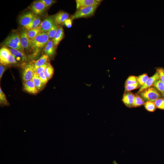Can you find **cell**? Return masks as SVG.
<instances>
[{
  "instance_id": "obj_1",
  "label": "cell",
  "mask_w": 164,
  "mask_h": 164,
  "mask_svg": "<svg viewBox=\"0 0 164 164\" xmlns=\"http://www.w3.org/2000/svg\"><path fill=\"white\" fill-rule=\"evenodd\" d=\"M139 93L141 97L146 101L154 102L162 96L160 92L154 86L146 88Z\"/></svg>"
},
{
  "instance_id": "obj_2",
  "label": "cell",
  "mask_w": 164,
  "mask_h": 164,
  "mask_svg": "<svg viewBox=\"0 0 164 164\" xmlns=\"http://www.w3.org/2000/svg\"><path fill=\"white\" fill-rule=\"evenodd\" d=\"M49 40L47 33L42 32L34 39L30 40V47L32 49L37 50L44 47Z\"/></svg>"
},
{
  "instance_id": "obj_3",
  "label": "cell",
  "mask_w": 164,
  "mask_h": 164,
  "mask_svg": "<svg viewBox=\"0 0 164 164\" xmlns=\"http://www.w3.org/2000/svg\"><path fill=\"white\" fill-rule=\"evenodd\" d=\"M0 62L1 64L6 66L16 63L17 61L10 50L6 48L3 47L0 50Z\"/></svg>"
},
{
  "instance_id": "obj_4",
  "label": "cell",
  "mask_w": 164,
  "mask_h": 164,
  "mask_svg": "<svg viewBox=\"0 0 164 164\" xmlns=\"http://www.w3.org/2000/svg\"><path fill=\"white\" fill-rule=\"evenodd\" d=\"M99 5H95L81 8L78 10L73 15L72 19L86 18L94 15L96 10Z\"/></svg>"
},
{
  "instance_id": "obj_5",
  "label": "cell",
  "mask_w": 164,
  "mask_h": 164,
  "mask_svg": "<svg viewBox=\"0 0 164 164\" xmlns=\"http://www.w3.org/2000/svg\"><path fill=\"white\" fill-rule=\"evenodd\" d=\"M34 73L33 64L29 63L26 64L22 72V78L24 82L31 80Z\"/></svg>"
},
{
  "instance_id": "obj_6",
  "label": "cell",
  "mask_w": 164,
  "mask_h": 164,
  "mask_svg": "<svg viewBox=\"0 0 164 164\" xmlns=\"http://www.w3.org/2000/svg\"><path fill=\"white\" fill-rule=\"evenodd\" d=\"M36 17L32 12H28L21 14L19 17L20 24L24 27L28 25Z\"/></svg>"
},
{
  "instance_id": "obj_7",
  "label": "cell",
  "mask_w": 164,
  "mask_h": 164,
  "mask_svg": "<svg viewBox=\"0 0 164 164\" xmlns=\"http://www.w3.org/2000/svg\"><path fill=\"white\" fill-rule=\"evenodd\" d=\"M54 24V17L49 16L42 22L39 27L42 32L47 33Z\"/></svg>"
},
{
  "instance_id": "obj_8",
  "label": "cell",
  "mask_w": 164,
  "mask_h": 164,
  "mask_svg": "<svg viewBox=\"0 0 164 164\" xmlns=\"http://www.w3.org/2000/svg\"><path fill=\"white\" fill-rule=\"evenodd\" d=\"M77 10L84 7L95 5H99L102 1L101 0H76Z\"/></svg>"
},
{
  "instance_id": "obj_9",
  "label": "cell",
  "mask_w": 164,
  "mask_h": 164,
  "mask_svg": "<svg viewBox=\"0 0 164 164\" xmlns=\"http://www.w3.org/2000/svg\"><path fill=\"white\" fill-rule=\"evenodd\" d=\"M20 42L22 47L24 49H27L30 47V39L27 34V31L26 30L22 31L19 35Z\"/></svg>"
},
{
  "instance_id": "obj_10",
  "label": "cell",
  "mask_w": 164,
  "mask_h": 164,
  "mask_svg": "<svg viewBox=\"0 0 164 164\" xmlns=\"http://www.w3.org/2000/svg\"><path fill=\"white\" fill-rule=\"evenodd\" d=\"M46 7L39 1L33 2L31 5V9L34 13L37 15H41L45 12Z\"/></svg>"
},
{
  "instance_id": "obj_11",
  "label": "cell",
  "mask_w": 164,
  "mask_h": 164,
  "mask_svg": "<svg viewBox=\"0 0 164 164\" xmlns=\"http://www.w3.org/2000/svg\"><path fill=\"white\" fill-rule=\"evenodd\" d=\"M159 79H160L159 75L158 72L156 71L154 75L152 77H149L145 83L141 87L138 91V93H140L146 88L153 86L154 82Z\"/></svg>"
},
{
  "instance_id": "obj_12",
  "label": "cell",
  "mask_w": 164,
  "mask_h": 164,
  "mask_svg": "<svg viewBox=\"0 0 164 164\" xmlns=\"http://www.w3.org/2000/svg\"><path fill=\"white\" fill-rule=\"evenodd\" d=\"M69 17L68 13L63 11L60 12L54 16V24L58 26L64 23Z\"/></svg>"
},
{
  "instance_id": "obj_13",
  "label": "cell",
  "mask_w": 164,
  "mask_h": 164,
  "mask_svg": "<svg viewBox=\"0 0 164 164\" xmlns=\"http://www.w3.org/2000/svg\"><path fill=\"white\" fill-rule=\"evenodd\" d=\"M23 86L25 91L29 93L36 94L39 91L32 80L24 81Z\"/></svg>"
},
{
  "instance_id": "obj_14",
  "label": "cell",
  "mask_w": 164,
  "mask_h": 164,
  "mask_svg": "<svg viewBox=\"0 0 164 164\" xmlns=\"http://www.w3.org/2000/svg\"><path fill=\"white\" fill-rule=\"evenodd\" d=\"M134 96L132 93L129 91L125 92L124 93L122 101L126 106L129 108L133 107Z\"/></svg>"
},
{
  "instance_id": "obj_15",
  "label": "cell",
  "mask_w": 164,
  "mask_h": 164,
  "mask_svg": "<svg viewBox=\"0 0 164 164\" xmlns=\"http://www.w3.org/2000/svg\"><path fill=\"white\" fill-rule=\"evenodd\" d=\"M64 36V33L63 29L61 26H59L52 40L53 45L56 48L57 46L60 41L63 39Z\"/></svg>"
},
{
  "instance_id": "obj_16",
  "label": "cell",
  "mask_w": 164,
  "mask_h": 164,
  "mask_svg": "<svg viewBox=\"0 0 164 164\" xmlns=\"http://www.w3.org/2000/svg\"><path fill=\"white\" fill-rule=\"evenodd\" d=\"M56 48L54 46L53 41L49 40L45 46L44 50L46 54L49 57H52L55 54Z\"/></svg>"
},
{
  "instance_id": "obj_17",
  "label": "cell",
  "mask_w": 164,
  "mask_h": 164,
  "mask_svg": "<svg viewBox=\"0 0 164 164\" xmlns=\"http://www.w3.org/2000/svg\"><path fill=\"white\" fill-rule=\"evenodd\" d=\"M49 59V56L45 54L43 55L39 59L36 61L33 64L34 72L39 67L47 62Z\"/></svg>"
},
{
  "instance_id": "obj_18",
  "label": "cell",
  "mask_w": 164,
  "mask_h": 164,
  "mask_svg": "<svg viewBox=\"0 0 164 164\" xmlns=\"http://www.w3.org/2000/svg\"><path fill=\"white\" fill-rule=\"evenodd\" d=\"M41 21L39 17H36L28 25L24 27L28 30L36 29L39 26Z\"/></svg>"
},
{
  "instance_id": "obj_19",
  "label": "cell",
  "mask_w": 164,
  "mask_h": 164,
  "mask_svg": "<svg viewBox=\"0 0 164 164\" xmlns=\"http://www.w3.org/2000/svg\"><path fill=\"white\" fill-rule=\"evenodd\" d=\"M10 50L11 53L15 57L16 60H21L26 58V54L23 52L13 48H11Z\"/></svg>"
},
{
  "instance_id": "obj_20",
  "label": "cell",
  "mask_w": 164,
  "mask_h": 164,
  "mask_svg": "<svg viewBox=\"0 0 164 164\" xmlns=\"http://www.w3.org/2000/svg\"><path fill=\"white\" fill-rule=\"evenodd\" d=\"M32 80L34 83L35 86L38 91H40L43 88L44 85L41 82L38 75L36 74L35 73H34Z\"/></svg>"
},
{
  "instance_id": "obj_21",
  "label": "cell",
  "mask_w": 164,
  "mask_h": 164,
  "mask_svg": "<svg viewBox=\"0 0 164 164\" xmlns=\"http://www.w3.org/2000/svg\"><path fill=\"white\" fill-rule=\"evenodd\" d=\"M3 44L11 48L17 49L22 52L24 51V49L23 48L19 46L14 42L11 41L6 39L3 42Z\"/></svg>"
},
{
  "instance_id": "obj_22",
  "label": "cell",
  "mask_w": 164,
  "mask_h": 164,
  "mask_svg": "<svg viewBox=\"0 0 164 164\" xmlns=\"http://www.w3.org/2000/svg\"><path fill=\"white\" fill-rule=\"evenodd\" d=\"M153 86L155 87L161 93L164 98V85L160 79L155 81Z\"/></svg>"
},
{
  "instance_id": "obj_23",
  "label": "cell",
  "mask_w": 164,
  "mask_h": 164,
  "mask_svg": "<svg viewBox=\"0 0 164 164\" xmlns=\"http://www.w3.org/2000/svg\"><path fill=\"white\" fill-rule=\"evenodd\" d=\"M42 32L39 27L36 29H30L27 31L28 35L30 40L34 39Z\"/></svg>"
},
{
  "instance_id": "obj_24",
  "label": "cell",
  "mask_w": 164,
  "mask_h": 164,
  "mask_svg": "<svg viewBox=\"0 0 164 164\" xmlns=\"http://www.w3.org/2000/svg\"><path fill=\"white\" fill-rule=\"evenodd\" d=\"M43 72L48 80L52 78L54 73V70L53 67L50 63L47 66Z\"/></svg>"
},
{
  "instance_id": "obj_25",
  "label": "cell",
  "mask_w": 164,
  "mask_h": 164,
  "mask_svg": "<svg viewBox=\"0 0 164 164\" xmlns=\"http://www.w3.org/2000/svg\"><path fill=\"white\" fill-rule=\"evenodd\" d=\"M145 103L144 100L139 95H135L133 103V107H138L142 106Z\"/></svg>"
},
{
  "instance_id": "obj_26",
  "label": "cell",
  "mask_w": 164,
  "mask_h": 164,
  "mask_svg": "<svg viewBox=\"0 0 164 164\" xmlns=\"http://www.w3.org/2000/svg\"><path fill=\"white\" fill-rule=\"evenodd\" d=\"M144 105L145 109L150 112L155 111L157 108L154 102L147 101L144 103Z\"/></svg>"
},
{
  "instance_id": "obj_27",
  "label": "cell",
  "mask_w": 164,
  "mask_h": 164,
  "mask_svg": "<svg viewBox=\"0 0 164 164\" xmlns=\"http://www.w3.org/2000/svg\"><path fill=\"white\" fill-rule=\"evenodd\" d=\"M59 26L54 24L50 29L47 32L49 39H53Z\"/></svg>"
},
{
  "instance_id": "obj_28",
  "label": "cell",
  "mask_w": 164,
  "mask_h": 164,
  "mask_svg": "<svg viewBox=\"0 0 164 164\" xmlns=\"http://www.w3.org/2000/svg\"><path fill=\"white\" fill-rule=\"evenodd\" d=\"M0 103L1 104L5 106H8L9 105V103L1 87H0Z\"/></svg>"
},
{
  "instance_id": "obj_29",
  "label": "cell",
  "mask_w": 164,
  "mask_h": 164,
  "mask_svg": "<svg viewBox=\"0 0 164 164\" xmlns=\"http://www.w3.org/2000/svg\"><path fill=\"white\" fill-rule=\"evenodd\" d=\"M149 78L147 74L144 73L137 77L138 82L140 86H142L147 81Z\"/></svg>"
},
{
  "instance_id": "obj_30",
  "label": "cell",
  "mask_w": 164,
  "mask_h": 164,
  "mask_svg": "<svg viewBox=\"0 0 164 164\" xmlns=\"http://www.w3.org/2000/svg\"><path fill=\"white\" fill-rule=\"evenodd\" d=\"M138 82L137 77L134 76H131L128 77L126 81L125 86L133 84Z\"/></svg>"
},
{
  "instance_id": "obj_31",
  "label": "cell",
  "mask_w": 164,
  "mask_h": 164,
  "mask_svg": "<svg viewBox=\"0 0 164 164\" xmlns=\"http://www.w3.org/2000/svg\"><path fill=\"white\" fill-rule=\"evenodd\" d=\"M157 108L164 110V98H159L155 101Z\"/></svg>"
},
{
  "instance_id": "obj_32",
  "label": "cell",
  "mask_w": 164,
  "mask_h": 164,
  "mask_svg": "<svg viewBox=\"0 0 164 164\" xmlns=\"http://www.w3.org/2000/svg\"><path fill=\"white\" fill-rule=\"evenodd\" d=\"M140 86L138 82L135 84L125 86V92L130 91L132 90L138 88Z\"/></svg>"
},
{
  "instance_id": "obj_33",
  "label": "cell",
  "mask_w": 164,
  "mask_h": 164,
  "mask_svg": "<svg viewBox=\"0 0 164 164\" xmlns=\"http://www.w3.org/2000/svg\"><path fill=\"white\" fill-rule=\"evenodd\" d=\"M159 75L160 80L164 85V69L162 67H158L156 69Z\"/></svg>"
},
{
  "instance_id": "obj_34",
  "label": "cell",
  "mask_w": 164,
  "mask_h": 164,
  "mask_svg": "<svg viewBox=\"0 0 164 164\" xmlns=\"http://www.w3.org/2000/svg\"><path fill=\"white\" fill-rule=\"evenodd\" d=\"M10 36L14 39L15 42L18 45L22 47L20 43L19 35L16 33H14L10 35Z\"/></svg>"
},
{
  "instance_id": "obj_35",
  "label": "cell",
  "mask_w": 164,
  "mask_h": 164,
  "mask_svg": "<svg viewBox=\"0 0 164 164\" xmlns=\"http://www.w3.org/2000/svg\"><path fill=\"white\" fill-rule=\"evenodd\" d=\"M38 75L41 82L44 85L48 82V79L45 75L43 72L41 73Z\"/></svg>"
},
{
  "instance_id": "obj_36",
  "label": "cell",
  "mask_w": 164,
  "mask_h": 164,
  "mask_svg": "<svg viewBox=\"0 0 164 164\" xmlns=\"http://www.w3.org/2000/svg\"><path fill=\"white\" fill-rule=\"evenodd\" d=\"M50 63L47 62L44 64L39 67L35 72L37 75L42 72H43L44 70Z\"/></svg>"
},
{
  "instance_id": "obj_37",
  "label": "cell",
  "mask_w": 164,
  "mask_h": 164,
  "mask_svg": "<svg viewBox=\"0 0 164 164\" xmlns=\"http://www.w3.org/2000/svg\"><path fill=\"white\" fill-rule=\"evenodd\" d=\"M39 1L43 3L46 8L50 6L56 2V1L53 0H40Z\"/></svg>"
},
{
  "instance_id": "obj_38",
  "label": "cell",
  "mask_w": 164,
  "mask_h": 164,
  "mask_svg": "<svg viewBox=\"0 0 164 164\" xmlns=\"http://www.w3.org/2000/svg\"><path fill=\"white\" fill-rule=\"evenodd\" d=\"M72 19L71 18H69L64 22V25L68 28H70L72 26Z\"/></svg>"
},
{
  "instance_id": "obj_39",
  "label": "cell",
  "mask_w": 164,
  "mask_h": 164,
  "mask_svg": "<svg viewBox=\"0 0 164 164\" xmlns=\"http://www.w3.org/2000/svg\"><path fill=\"white\" fill-rule=\"evenodd\" d=\"M6 69V67L1 64L0 65V79L2 78V76Z\"/></svg>"
}]
</instances>
